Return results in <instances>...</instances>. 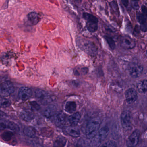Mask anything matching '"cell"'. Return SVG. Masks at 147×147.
Here are the masks:
<instances>
[{
  "mask_svg": "<svg viewBox=\"0 0 147 147\" xmlns=\"http://www.w3.org/2000/svg\"><path fill=\"white\" fill-rule=\"evenodd\" d=\"M76 43L78 47L89 56L95 57L98 54L97 47L93 42L83 38H77Z\"/></svg>",
  "mask_w": 147,
  "mask_h": 147,
  "instance_id": "obj_1",
  "label": "cell"
},
{
  "mask_svg": "<svg viewBox=\"0 0 147 147\" xmlns=\"http://www.w3.org/2000/svg\"><path fill=\"white\" fill-rule=\"evenodd\" d=\"M100 124L101 121L98 117L92 118L88 121L85 129L87 138L91 139L94 136L99 129Z\"/></svg>",
  "mask_w": 147,
  "mask_h": 147,
  "instance_id": "obj_2",
  "label": "cell"
},
{
  "mask_svg": "<svg viewBox=\"0 0 147 147\" xmlns=\"http://www.w3.org/2000/svg\"><path fill=\"white\" fill-rule=\"evenodd\" d=\"M83 18L86 21V28L89 32H96L98 29L99 20L97 17L88 13L84 12L82 14Z\"/></svg>",
  "mask_w": 147,
  "mask_h": 147,
  "instance_id": "obj_3",
  "label": "cell"
},
{
  "mask_svg": "<svg viewBox=\"0 0 147 147\" xmlns=\"http://www.w3.org/2000/svg\"><path fill=\"white\" fill-rule=\"evenodd\" d=\"M109 132V129L107 126H104L99 129L98 132L92 138L90 142L91 146L97 147L100 145L102 142L106 139Z\"/></svg>",
  "mask_w": 147,
  "mask_h": 147,
  "instance_id": "obj_4",
  "label": "cell"
},
{
  "mask_svg": "<svg viewBox=\"0 0 147 147\" xmlns=\"http://www.w3.org/2000/svg\"><path fill=\"white\" fill-rule=\"evenodd\" d=\"M35 96L39 100L43 105H48L54 101L55 99L54 96L50 95L48 92L41 89H37L35 92Z\"/></svg>",
  "mask_w": 147,
  "mask_h": 147,
  "instance_id": "obj_5",
  "label": "cell"
},
{
  "mask_svg": "<svg viewBox=\"0 0 147 147\" xmlns=\"http://www.w3.org/2000/svg\"><path fill=\"white\" fill-rule=\"evenodd\" d=\"M128 71L130 75L132 78L139 77L143 72L144 67L142 65L137 61H132L128 65Z\"/></svg>",
  "mask_w": 147,
  "mask_h": 147,
  "instance_id": "obj_6",
  "label": "cell"
},
{
  "mask_svg": "<svg viewBox=\"0 0 147 147\" xmlns=\"http://www.w3.org/2000/svg\"><path fill=\"white\" fill-rule=\"evenodd\" d=\"M14 89V86L11 82H4L0 85V96H9L13 93Z\"/></svg>",
  "mask_w": 147,
  "mask_h": 147,
  "instance_id": "obj_7",
  "label": "cell"
},
{
  "mask_svg": "<svg viewBox=\"0 0 147 147\" xmlns=\"http://www.w3.org/2000/svg\"><path fill=\"white\" fill-rule=\"evenodd\" d=\"M9 130L13 131H19L20 127L12 121L1 119H0V130Z\"/></svg>",
  "mask_w": 147,
  "mask_h": 147,
  "instance_id": "obj_8",
  "label": "cell"
},
{
  "mask_svg": "<svg viewBox=\"0 0 147 147\" xmlns=\"http://www.w3.org/2000/svg\"><path fill=\"white\" fill-rule=\"evenodd\" d=\"M121 125L124 129L129 130L131 127V117L129 111L127 110L123 111L120 115Z\"/></svg>",
  "mask_w": 147,
  "mask_h": 147,
  "instance_id": "obj_9",
  "label": "cell"
},
{
  "mask_svg": "<svg viewBox=\"0 0 147 147\" xmlns=\"http://www.w3.org/2000/svg\"><path fill=\"white\" fill-rule=\"evenodd\" d=\"M119 43L121 47L124 49H132L136 47L135 41L128 36L121 37L119 40Z\"/></svg>",
  "mask_w": 147,
  "mask_h": 147,
  "instance_id": "obj_10",
  "label": "cell"
},
{
  "mask_svg": "<svg viewBox=\"0 0 147 147\" xmlns=\"http://www.w3.org/2000/svg\"><path fill=\"white\" fill-rule=\"evenodd\" d=\"M40 20L38 13L36 12H32L27 14L24 24L27 26H32L37 24Z\"/></svg>",
  "mask_w": 147,
  "mask_h": 147,
  "instance_id": "obj_11",
  "label": "cell"
},
{
  "mask_svg": "<svg viewBox=\"0 0 147 147\" xmlns=\"http://www.w3.org/2000/svg\"><path fill=\"white\" fill-rule=\"evenodd\" d=\"M140 132L138 130L136 129L130 135L126 140V145L128 147H135L137 145L140 138Z\"/></svg>",
  "mask_w": 147,
  "mask_h": 147,
  "instance_id": "obj_12",
  "label": "cell"
},
{
  "mask_svg": "<svg viewBox=\"0 0 147 147\" xmlns=\"http://www.w3.org/2000/svg\"><path fill=\"white\" fill-rule=\"evenodd\" d=\"M125 100L128 104H133L137 99V92L135 88H129L125 91Z\"/></svg>",
  "mask_w": 147,
  "mask_h": 147,
  "instance_id": "obj_13",
  "label": "cell"
},
{
  "mask_svg": "<svg viewBox=\"0 0 147 147\" xmlns=\"http://www.w3.org/2000/svg\"><path fill=\"white\" fill-rule=\"evenodd\" d=\"M32 92L31 88L26 87H22L19 90L18 97L23 101L28 100L32 96Z\"/></svg>",
  "mask_w": 147,
  "mask_h": 147,
  "instance_id": "obj_14",
  "label": "cell"
},
{
  "mask_svg": "<svg viewBox=\"0 0 147 147\" xmlns=\"http://www.w3.org/2000/svg\"><path fill=\"white\" fill-rule=\"evenodd\" d=\"M67 122V116L63 112H60L56 115L55 118V124L57 127L62 128L65 126Z\"/></svg>",
  "mask_w": 147,
  "mask_h": 147,
  "instance_id": "obj_15",
  "label": "cell"
},
{
  "mask_svg": "<svg viewBox=\"0 0 147 147\" xmlns=\"http://www.w3.org/2000/svg\"><path fill=\"white\" fill-rule=\"evenodd\" d=\"M136 19L138 22L140 24V30L143 32H146L147 30V15L138 12L136 13Z\"/></svg>",
  "mask_w": 147,
  "mask_h": 147,
  "instance_id": "obj_16",
  "label": "cell"
},
{
  "mask_svg": "<svg viewBox=\"0 0 147 147\" xmlns=\"http://www.w3.org/2000/svg\"><path fill=\"white\" fill-rule=\"evenodd\" d=\"M20 117L24 121L30 122L35 118V115L31 110L24 109L20 112Z\"/></svg>",
  "mask_w": 147,
  "mask_h": 147,
  "instance_id": "obj_17",
  "label": "cell"
},
{
  "mask_svg": "<svg viewBox=\"0 0 147 147\" xmlns=\"http://www.w3.org/2000/svg\"><path fill=\"white\" fill-rule=\"evenodd\" d=\"M57 111V108L54 105H49L43 111L42 114L45 117L50 118L55 115Z\"/></svg>",
  "mask_w": 147,
  "mask_h": 147,
  "instance_id": "obj_18",
  "label": "cell"
},
{
  "mask_svg": "<svg viewBox=\"0 0 147 147\" xmlns=\"http://www.w3.org/2000/svg\"><path fill=\"white\" fill-rule=\"evenodd\" d=\"M65 131L69 136L77 138L80 136V130L76 126H69L65 129Z\"/></svg>",
  "mask_w": 147,
  "mask_h": 147,
  "instance_id": "obj_19",
  "label": "cell"
},
{
  "mask_svg": "<svg viewBox=\"0 0 147 147\" xmlns=\"http://www.w3.org/2000/svg\"><path fill=\"white\" fill-rule=\"evenodd\" d=\"M81 115L78 112L74 113L68 119L69 123L71 126H76L80 122Z\"/></svg>",
  "mask_w": 147,
  "mask_h": 147,
  "instance_id": "obj_20",
  "label": "cell"
},
{
  "mask_svg": "<svg viewBox=\"0 0 147 147\" xmlns=\"http://www.w3.org/2000/svg\"><path fill=\"white\" fill-rule=\"evenodd\" d=\"M76 103L75 101H67L64 106V109L67 112L69 113H74L75 112L76 110Z\"/></svg>",
  "mask_w": 147,
  "mask_h": 147,
  "instance_id": "obj_21",
  "label": "cell"
},
{
  "mask_svg": "<svg viewBox=\"0 0 147 147\" xmlns=\"http://www.w3.org/2000/svg\"><path fill=\"white\" fill-rule=\"evenodd\" d=\"M24 134L28 137L34 138L36 136L37 131L34 127L32 126H26L24 129Z\"/></svg>",
  "mask_w": 147,
  "mask_h": 147,
  "instance_id": "obj_22",
  "label": "cell"
},
{
  "mask_svg": "<svg viewBox=\"0 0 147 147\" xmlns=\"http://www.w3.org/2000/svg\"><path fill=\"white\" fill-rule=\"evenodd\" d=\"M137 88L139 92L142 94L145 93L147 90V80L144 79L138 82Z\"/></svg>",
  "mask_w": 147,
  "mask_h": 147,
  "instance_id": "obj_23",
  "label": "cell"
},
{
  "mask_svg": "<svg viewBox=\"0 0 147 147\" xmlns=\"http://www.w3.org/2000/svg\"><path fill=\"white\" fill-rule=\"evenodd\" d=\"M67 139L62 136H59L57 138L54 142L55 147H64L67 143Z\"/></svg>",
  "mask_w": 147,
  "mask_h": 147,
  "instance_id": "obj_24",
  "label": "cell"
},
{
  "mask_svg": "<svg viewBox=\"0 0 147 147\" xmlns=\"http://www.w3.org/2000/svg\"><path fill=\"white\" fill-rule=\"evenodd\" d=\"M14 136V133L12 131H7L2 133L1 137L4 141L7 142L10 141Z\"/></svg>",
  "mask_w": 147,
  "mask_h": 147,
  "instance_id": "obj_25",
  "label": "cell"
},
{
  "mask_svg": "<svg viewBox=\"0 0 147 147\" xmlns=\"http://www.w3.org/2000/svg\"><path fill=\"white\" fill-rule=\"evenodd\" d=\"M11 105L9 100L3 96H0V108H7Z\"/></svg>",
  "mask_w": 147,
  "mask_h": 147,
  "instance_id": "obj_26",
  "label": "cell"
},
{
  "mask_svg": "<svg viewBox=\"0 0 147 147\" xmlns=\"http://www.w3.org/2000/svg\"><path fill=\"white\" fill-rule=\"evenodd\" d=\"M104 38L108 44L110 48L112 50L115 49L116 48V43L113 38L109 36H105Z\"/></svg>",
  "mask_w": 147,
  "mask_h": 147,
  "instance_id": "obj_27",
  "label": "cell"
},
{
  "mask_svg": "<svg viewBox=\"0 0 147 147\" xmlns=\"http://www.w3.org/2000/svg\"><path fill=\"white\" fill-rule=\"evenodd\" d=\"M109 5L111 7L113 11L117 15L119 16L120 13H119V8L118 6L117 2L115 1H112L109 2Z\"/></svg>",
  "mask_w": 147,
  "mask_h": 147,
  "instance_id": "obj_28",
  "label": "cell"
},
{
  "mask_svg": "<svg viewBox=\"0 0 147 147\" xmlns=\"http://www.w3.org/2000/svg\"><path fill=\"white\" fill-rule=\"evenodd\" d=\"M131 7L134 10L137 11L139 9V0H131Z\"/></svg>",
  "mask_w": 147,
  "mask_h": 147,
  "instance_id": "obj_29",
  "label": "cell"
},
{
  "mask_svg": "<svg viewBox=\"0 0 147 147\" xmlns=\"http://www.w3.org/2000/svg\"><path fill=\"white\" fill-rule=\"evenodd\" d=\"M103 147H117V143L114 141H109L106 142L102 145Z\"/></svg>",
  "mask_w": 147,
  "mask_h": 147,
  "instance_id": "obj_30",
  "label": "cell"
},
{
  "mask_svg": "<svg viewBox=\"0 0 147 147\" xmlns=\"http://www.w3.org/2000/svg\"><path fill=\"white\" fill-rule=\"evenodd\" d=\"M30 104L31 105L34 109L37 110V111H38V110H40V106L39 105V104H38L37 102L35 101H32L30 102Z\"/></svg>",
  "mask_w": 147,
  "mask_h": 147,
  "instance_id": "obj_31",
  "label": "cell"
},
{
  "mask_svg": "<svg viewBox=\"0 0 147 147\" xmlns=\"http://www.w3.org/2000/svg\"><path fill=\"white\" fill-rule=\"evenodd\" d=\"M140 26L138 25H136L134 27V30H133V34L135 36H137L140 33Z\"/></svg>",
  "mask_w": 147,
  "mask_h": 147,
  "instance_id": "obj_32",
  "label": "cell"
},
{
  "mask_svg": "<svg viewBox=\"0 0 147 147\" xmlns=\"http://www.w3.org/2000/svg\"><path fill=\"white\" fill-rule=\"evenodd\" d=\"M141 10H142V13L144 15H147V9L145 6H142L141 7Z\"/></svg>",
  "mask_w": 147,
  "mask_h": 147,
  "instance_id": "obj_33",
  "label": "cell"
},
{
  "mask_svg": "<svg viewBox=\"0 0 147 147\" xmlns=\"http://www.w3.org/2000/svg\"><path fill=\"white\" fill-rule=\"evenodd\" d=\"M121 1L124 6L125 7H128L129 4V0H121Z\"/></svg>",
  "mask_w": 147,
  "mask_h": 147,
  "instance_id": "obj_34",
  "label": "cell"
},
{
  "mask_svg": "<svg viewBox=\"0 0 147 147\" xmlns=\"http://www.w3.org/2000/svg\"><path fill=\"white\" fill-rule=\"evenodd\" d=\"M6 114L5 113L3 112L2 111H0V119L4 118L5 117Z\"/></svg>",
  "mask_w": 147,
  "mask_h": 147,
  "instance_id": "obj_35",
  "label": "cell"
},
{
  "mask_svg": "<svg viewBox=\"0 0 147 147\" xmlns=\"http://www.w3.org/2000/svg\"><path fill=\"white\" fill-rule=\"evenodd\" d=\"M76 2H77V3H80L81 1H82V0H75Z\"/></svg>",
  "mask_w": 147,
  "mask_h": 147,
  "instance_id": "obj_36",
  "label": "cell"
}]
</instances>
